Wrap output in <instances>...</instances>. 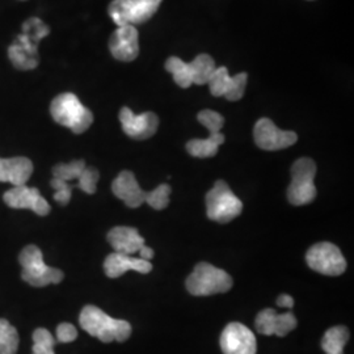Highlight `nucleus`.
<instances>
[{
  "label": "nucleus",
  "instance_id": "f257e3e1",
  "mask_svg": "<svg viewBox=\"0 0 354 354\" xmlns=\"http://www.w3.org/2000/svg\"><path fill=\"white\" fill-rule=\"evenodd\" d=\"M80 327L102 342H127L131 326L127 320L113 319L96 306H86L79 317Z\"/></svg>",
  "mask_w": 354,
  "mask_h": 354
},
{
  "label": "nucleus",
  "instance_id": "f03ea898",
  "mask_svg": "<svg viewBox=\"0 0 354 354\" xmlns=\"http://www.w3.org/2000/svg\"><path fill=\"white\" fill-rule=\"evenodd\" d=\"M50 113L55 122L68 127L75 134L87 131L93 122L92 112L70 92L58 95L51 102Z\"/></svg>",
  "mask_w": 354,
  "mask_h": 354
},
{
  "label": "nucleus",
  "instance_id": "7ed1b4c3",
  "mask_svg": "<svg viewBox=\"0 0 354 354\" xmlns=\"http://www.w3.org/2000/svg\"><path fill=\"white\" fill-rule=\"evenodd\" d=\"M19 261L23 268L21 277L35 288L59 283L64 279L62 270L45 264L42 252L37 245H26L19 256Z\"/></svg>",
  "mask_w": 354,
  "mask_h": 354
},
{
  "label": "nucleus",
  "instance_id": "20e7f679",
  "mask_svg": "<svg viewBox=\"0 0 354 354\" xmlns=\"http://www.w3.org/2000/svg\"><path fill=\"white\" fill-rule=\"evenodd\" d=\"M232 288V279L227 272L209 263L197 264L187 279V289L194 297H207L226 292Z\"/></svg>",
  "mask_w": 354,
  "mask_h": 354
},
{
  "label": "nucleus",
  "instance_id": "39448f33",
  "mask_svg": "<svg viewBox=\"0 0 354 354\" xmlns=\"http://www.w3.org/2000/svg\"><path fill=\"white\" fill-rule=\"evenodd\" d=\"M317 165L310 158H301L291 167V183L288 188V198L292 205L302 206L311 203L317 197L315 187Z\"/></svg>",
  "mask_w": 354,
  "mask_h": 354
},
{
  "label": "nucleus",
  "instance_id": "423d86ee",
  "mask_svg": "<svg viewBox=\"0 0 354 354\" xmlns=\"http://www.w3.org/2000/svg\"><path fill=\"white\" fill-rule=\"evenodd\" d=\"M209 219L218 223H228L241 214L243 203L230 189L226 181L218 180L206 194Z\"/></svg>",
  "mask_w": 354,
  "mask_h": 354
},
{
  "label": "nucleus",
  "instance_id": "0eeeda50",
  "mask_svg": "<svg viewBox=\"0 0 354 354\" xmlns=\"http://www.w3.org/2000/svg\"><path fill=\"white\" fill-rule=\"evenodd\" d=\"M163 0H113L108 13L117 26H138L156 13Z\"/></svg>",
  "mask_w": 354,
  "mask_h": 354
},
{
  "label": "nucleus",
  "instance_id": "6e6552de",
  "mask_svg": "<svg viewBox=\"0 0 354 354\" xmlns=\"http://www.w3.org/2000/svg\"><path fill=\"white\" fill-rule=\"evenodd\" d=\"M307 266L324 276H340L346 269V261L339 247L328 241L314 244L306 253Z\"/></svg>",
  "mask_w": 354,
  "mask_h": 354
},
{
  "label": "nucleus",
  "instance_id": "1a4fd4ad",
  "mask_svg": "<svg viewBox=\"0 0 354 354\" xmlns=\"http://www.w3.org/2000/svg\"><path fill=\"white\" fill-rule=\"evenodd\" d=\"M253 137L256 145L266 151H277L292 146L298 136L294 131L281 130L269 118H261L253 129Z\"/></svg>",
  "mask_w": 354,
  "mask_h": 354
},
{
  "label": "nucleus",
  "instance_id": "9d476101",
  "mask_svg": "<svg viewBox=\"0 0 354 354\" xmlns=\"http://www.w3.org/2000/svg\"><path fill=\"white\" fill-rule=\"evenodd\" d=\"M223 354H256L257 342L252 330L241 323H230L221 335Z\"/></svg>",
  "mask_w": 354,
  "mask_h": 354
},
{
  "label": "nucleus",
  "instance_id": "9b49d317",
  "mask_svg": "<svg viewBox=\"0 0 354 354\" xmlns=\"http://www.w3.org/2000/svg\"><path fill=\"white\" fill-rule=\"evenodd\" d=\"M247 79V73H241L231 77L228 75L227 67H218L207 84L213 96H225L230 102H238L244 95Z\"/></svg>",
  "mask_w": 354,
  "mask_h": 354
},
{
  "label": "nucleus",
  "instance_id": "f8f14e48",
  "mask_svg": "<svg viewBox=\"0 0 354 354\" xmlns=\"http://www.w3.org/2000/svg\"><path fill=\"white\" fill-rule=\"evenodd\" d=\"M3 200L12 209H29L41 216L50 213V205L39 194L37 188H29L26 185L13 187L4 193Z\"/></svg>",
  "mask_w": 354,
  "mask_h": 354
},
{
  "label": "nucleus",
  "instance_id": "ddd939ff",
  "mask_svg": "<svg viewBox=\"0 0 354 354\" xmlns=\"http://www.w3.org/2000/svg\"><path fill=\"white\" fill-rule=\"evenodd\" d=\"M120 121L125 134L134 140L150 138L156 133L159 127V118L156 114L152 112L134 114L127 106L122 108L120 112Z\"/></svg>",
  "mask_w": 354,
  "mask_h": 354
},
{
  "label": "nucleus",
  "instance_id": "4468645a",
  "mask_svg": "<svg viewBox=\"0 0 354 354\" xmlns=\"http://www.w3.org/2000/svg\"><path fill=\"white\" fill-rule=\"evenodd\" d=\"M109 49L115 59L131 62L140 54L138 30L133 26H118L109 39Z\"/></svg>",
  "mask_w": 354,
  "mask_h": 354
},
{
  "label": "nucleus",
  "instance_id": "2eb2a0df",
  "mask_svg": "<svg viewBox=\"0 0 354 354\" xmlns=\"http://www.w3.org/2000/svg\"><path fill=\"white\" fill-rule=\"evenodd\" d=\"M254 327L261 335H276L279 337H283L292 329L297 328V317H294L292 313L277 314L273 308H266L256 317Z\"/></svg>",
  "mask_w": 354,
  "mask_h": 354
},
{
  "label": "nucleus",
  "instance_id": "dca6fc26",
  "mask_svg": "<svg viewBox=\"0 0 354 354\" xmlns=\"http://www.w3.org/2000/svg\"><path fill=\"white\" fill-rule=\"evenodd\" d=\"M50 33V28L46 26L38 17H30L23 24L21 33L15 38L13 46L19 50L24 51L29 55H38V45L39 42Z\"/></svg>",
  "mask_w": 354,
  "mask_h": 354
},
{
  "label": "nucleus",
  "instance_id": "f3484780",
  "mask_svg": "<svg viewBox=\"0 0 354 354\" xmlns=\"http://www.w3.org/2000/svg\"><path fill=\"white\" fill-rule=\"evenodd\" d=\"M112 190L117 198L122 200L131 209L140 207L146 201V192L140 188L134 174L130 171H122L114 178Z\"/></svg>",
  "mask_w": 354,
  "mask_h": 354
},
{
  "label": "nucleus",
  "instance_id": "a211bd4d",
  "mask_svg": "<svg viewBox=\"0 0 354 354\" xmlns=\"http://www.w3.org/2000/svg\"><path fill=\"white\" fill-rule=\"evenodd\" d=\"M104 270L109 279H118L127 270H136L142 274H147L152 270V264L142 259H134L127 254L114 252L105 259Z\"/></svg>",
  "mask_w": 354,
  "mask_h": 354
},
{
  "label": "nucleus",
  "instance_id": "6ab92c4d",
  "mask_svg": "<svg viewBox=\"0 0 354 354\" xmlns=\"http://www.w3.org/2000/svg\"><path fill=\"white\" fill-rule=\"evenodd\" d=\"M33 174V163L24 156L11 159L0 158V183H10L13 187L26 185Z\"/></svg>",
  "mask_w": 354,
  "mask_h": 354
},
{
  "label": "nucleus",
  "instance_id": "aec40b11",
  "mask_svg": "<svg viewBox=\"0 0 354 354\" xmlns=\"http://www.w3.org/2000/svg\"><path fill=\"white\" fill-rule=\"evenodd\" d=\"M106 239L112 245L114 252L127 254V256L140 252V248L146 245L145 239L140 236L138 230L134 227H127V226L112 228L108 232Z\"/></svg>",
  "mask_w": 354,
  "mask_h": 354
},
{
  "label": "nucleus",
  "instance_id": "412c9836",
  "mask_svg": "<svg viewBox=\"0 0 354 354\" xmlns=\"http://www.w3.org/2000/svg\"><path fill=\"white\" fill-rule=\"evenodd\" d=\"M222 143H225V136L222 133H210V137L206 140H189L187 150L194 158H212L216 155Z\"/></svg>",
  "mask_w": 354,
  "mask_h": 354
},
{
  "label": "nucleus",
  "instance_id": "4be33fe9",
  "mask_svg": "<svg viewBox=\"0 0 354 354\" xmlns=\"http://www.w3.org/2000/svg\"><path fill=\"white\" fill-rule=\"evenodd\" d=\"M349 342V330L344 326L329 328L322 339V349L326 354H344V348Z\"/></svg>",
  "mask_w": 354,
  "mask_h": 354
},
{
  "label": "nucleus",
  "instance_id": "5701e85b",
  "mask_svg": "<svg viewBox=\"0 0 354 354\" xmlns=\"http://www.w3.org/2000/svg\"><path fill=\"white\" fill-rule=\"evenodd\" d=\"M190 70H192V77L193 84H207L212 75L214 74L215 62L214 59L209 54H200L194 58L193 62H190Z\"/></svg>",
  "mask_w": 354,
  "mask_h": 354
},
{
  "label": "nucleus",
  "instance_id": "b1692460",
  "mask_svg": "<svg viewBox=\"0 0 354 354\" xmlns=\"http://www.w3.org/2000/svg\"><path fill=\"white\" fill-rule=\"evenodd\" d=\"M165 68L168 73H171L177 86L181 88H188L193 84V77H192V70H190L189 64L181 61L177 57H171L165 62Z\"/></svg>",
  "mask_w": 354,
  "mask_h": 354
},
{
  "label": "nucleus",
  "instance_id": "393cba45",
  "mask_svg": "<svg viewBox=\"0 0 354 354\" xmlns=\"http://www.w3.org/2000/svg\"><path fill=\"white\" fill-rule=\"evenodd\" d=\"M19 349V333L12 324L0 319V354H16Z\"/></svg>",
  "mask_w": 354,
  "mask_h": 354
},
{
  "label": "nucleus",
  "instance_id": "a878e982",
  "mask_svg": "<svg viewBox=\"0 0 354 354\" xmlns=\"http://www.w3.org/2000/svg\"><path fill=\"white\" fill-rule=\"evenodd\" d=\"M86 162L84 160H74L68 165H58L53 168V175L54 178L62 180V181H71V180H77L83 171L86 169Z\"/></svg>",
  "mask_w": 354,
  "mask_h": 354
},
{
  "label": "nucleus",
  "instance_id": "bb28decb",
  "mask_svg": "<svg viewBox=\"0 0 354 354\" xmlns=\"http://www.w3.org/2000/svg\"><path fill=\"white\" fill-rule=\"evenodd\" d=\"M55 339L48 329L37 328L33 332V354L54 353Z\"/></svg>",
  "mask_w": 354,
  "mask_h": 354
},
{
  "label": "nucleus",
  "instance_id": "cd10ccee",
  "mask_svg": "<svg viewBox=\"0 0 354 354\" xmlns=\"http://www.w3.org/2000/svg\"><path fill=\"white\" fill-rule=\"evenodd\" d=\"M169 194L171 187L168 184H162L151 192H146L145 203H149L155 210H163L169 203Z\"/></svg>",
  "mask_w": 354,
  "mask_h": 354
},
{
  "label": "nucleus",
  "instance_id": "c85d7f7f",
  "mask_svg": "<svg viewBox=\"0 0 354 354\" xmlns=\"http://www.w3.org/2000/svg\"><path fill=\"white\" fill-rule=\"evenodd\" d=\"M99 171L93 167H86L83 174L77 178V188L87 194H93L96 192V185L99 181Z\"/></svg>",
  "mask_w": 354,
  "mask_h": 354
},
{
  "label": "nucleus",
  "instance_id": "c756f323",
  "mask_svg": "<svg viewBox=\"0 0 354 354\" xmlns=\"http://www.w3.org/2000/svg\"><path fill=\"white\" fill-rule=\"evenodd\" d=\"M198 121L206 129H209L210 133H221V129L225 125V118L221 114L209 109L198 113Z\"/></svg>",
  "mask_w": 354,
  "mask_h": 354
},
{
  "label": "nucleus",
  "instance_id": "7c9ffc66",
  "mask_svg": "<svg viewBox=\"0 0 354 354\" xmlns=\"http://www.w3.org/2000/svg\"><path fill=\"white\" fill-rule=\"evenodd\" d=\"M50 185L55 189L54 200H55L57 203H59V205H62V206H66L67 203H70L73 187H71L68 183L62 181V180H58V178H53Z\"/></svg>",
  "mask_w": 354,
  "mask_h": 354
},
{
  "label": "nucleus",
  "instance_id": "2f4dec72",
  "mask_svg": "<svg viewBox=\"0 0 354 354\" xmlns=\"http://www.w3.org/2000/svg\"><path fill=\"white\" fill-rule=\"evenodd\" d=\"M77 337V330L75 327L70 323H62L57 328V342H75Z\"/></svg>",
  "mask_w": 354,
  "mask_h": 354
},
{
  "label": "nucleus",
  "instance_id": "473e14b6",
  "mask_svg": "<svg viewBox=\"0 0 354 354\" xmlns=\"http://www.w3.org/2000/svg\"><path fill=\"white\" fill-rule=\"evenodd\" d=\"M277 304L279 307H286V308H292L294 306V299L291 298L289 294H282L277 298Z\"/></svg>",
  "mask_w": 354,
  "mask_h": 354
},
{
  "label": "nucleus",
  "instance_id": "72a5a7b5",
  "mask_svg": "<svg viewBox=\"0 0 354 354\" xmlns=\"http://www.w3.org/2000/svg\"><path fill=\"white\" fill-rule=\"evenodd\" d=\"M152 257H153V250L147 247V245H143L140 250V259L142 260H146V261H150Z\"/></svg>",
  "mask_w": 354,
  "mask_h": 354
}]
</instances>
